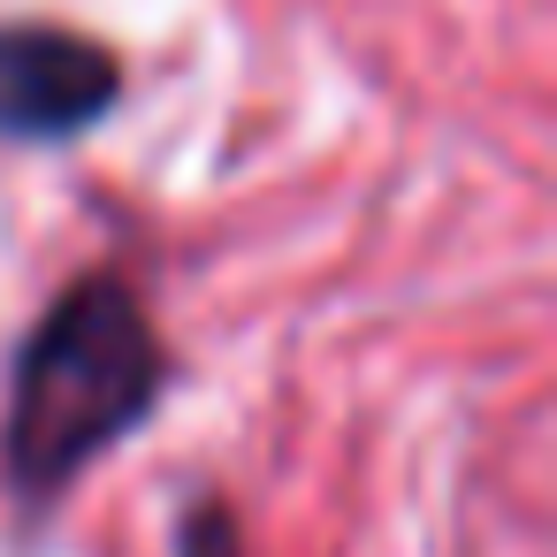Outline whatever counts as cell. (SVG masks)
<instances>
[{
  "instance_id": "1",
  "label": "cell",
  "mask_w": 557,
  "mask_h": 557,
  "mask_svg": "<svg viewBox=\"0 0 557 557\" xmlns=\"http://www.w3.org/2000/svg\"><path fill=\"white\" fill-rule=\"evenodd\" d=\"M161 389H169V351L138 290L123 275L70 283L24 336L9 374V428H0L9 481L32 504L62 496L92 458H108L123 435L146 428Z\"/></svg>"
},
{
  "instance_id": "2",
  "label": "cell",
  "mask_w": 557,
  "mask_h": 557,
  "mask_svg": "<svg viewBox=\"0 0 557 557\" xmlns=\"http://www.w3.org/2000/svg\"><path fill=\"white\" fill-rule=\"evenodd\" d=\"M123 100V62L62 24H0V146H62Z\"/></svg>"
},
{
  "instance_id": "3",
  "label": "cell",
  "mask_w": 557,
  "mask_h": 557,
  "mask_svg": "<svg viewBox=\"0 0 557 557\" xmlns=\"http://www.w3.org/2000/svg\"><path fill=\"white\" fill-rule=\"evenodd\" d=\"M176 557H245V549H237V527H230V511H222V504H199V511H184V527H176Z\"/></svg>"
}]
</instances>
